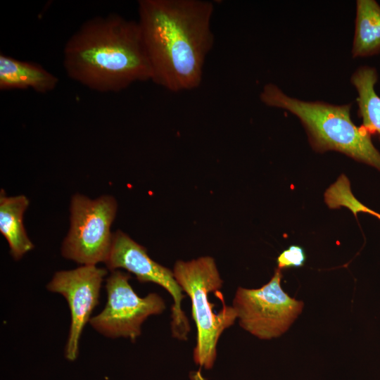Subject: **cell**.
<instances>
[{
  "instance_id": "12",
  "label": "cell",
  "mask_w": 380,
  "mask_h": 380,
  "mask_svg": "<svg viewBox=\"0 0 380 380\" xmlns=\"http://www.w3.org/2000/svg\"><path fill=\"white\" fill-rule=\"evenodd\" d=\"M353 58L380 53V6L374 0L357 1Z\"/></svg>"
},
{
  "instance_id": "13",
  "label": "cell",
  "mask_w": 380,
  "mask_h": 380,
  "mask_svg": "<svg viewBox=\"0 0 380 380\" xmlns=\"http://www.w3.org/2000/svg\"><path fill=\"white\" fill-rule=\"evenodd\" d=\"M378 80L375 68H359L351 77V83L356 88L358 97V115L362 120V127L371 135L380 138V97L374 90Z\"/></svg>"
},
{
  "instance_id": "15",
  "label": "cell",
  "mask_w": 380,
  "mask_h": 380,
  "mask_svg": "<svg viewBox=\"0 0 380 380\" xmlns=\"http://www.w3.org/2000/svg\"><path fill=\"white\" fill-rule=\"evenodd\" d=\"M306 255L304 249L297 245H291L282 251L277 258L279 270L290 267H300L304 265Z\"/></svg>"
},
{
  "instance_id": "1",
  "label": "cell",
  "mask_w": 380,
  "mask_h": 380,
  "mask_svg": "<svg viewBox=\"0 0 380 380\" xmlns=\"http://www.w3.org/2000/svg\"><path fill=\"white\" fill-rule=\"evenodd\" d=\"M213 12V3L205 0L138 1L137 22L151 81L172 92L200 86L214 44Z\"/></svg>"
},
{
  "instance_id": "14",
  "label": "cell",
  "mask_w": 380,
  "mask_h": 380,
  "mask_svg": "<svg viewBox=\"0 0 380 380\" xmlns=\"http://www.w3.org/2000/svg\"><path fill=\"white\" fill-rule=\"evenodd\" d=\"M325 202L329 208H335L344 206L350 209L356 215L357 213H365L379 217V214L362 204L352 194L350 183L345 175H341L338 180L325 192Z\"/></svg>"
},
{
  "instance_id": "3",
  "label": "cell",
  "mask_w": 380,
  "mask_h": 380,
  "mask_svg": "<svg viewBox=\"0 0 380 380\" xmlns=\"http://www.w3.org/2000/svg\"><path fill=\"white\" fill-rule=\"evenodd\" d=\"M260 97L265 105L286 110L297 116L314 150L339 151L380 171V153L371 135L353 122L350 103L337 106L300 101L286 95L272 83L265 85Z\"/></svg>"
},
{
  "instance_id": "4",
  "label": "cell",
  "mask_w": 380,
  "mask_h": 380,
  "mask_svg": "<svg viewBox=\"0 0 380 380\" xmlns=\"http://www.w3.org/2000/svg\"><path fill=\"white\" fill-rule=\"evenodd\" d=\"M173 273L179 285L190 298L192 316L197 328V341L194 350V362L210 369L217 357L218 340L237 319L234 308L227 306L214 312L209 300L211 293L220 291L222 280L213 258L205 256L190 261H177Z\"/></svg>"
},
{
  "instance_id": "2",
  "label": "cell",
  "mask_w": 380,
  "mask_h": 380,
  "mask_svg": "<svg viewBox=\"0 0 380 380\" xmlns=\"http://www.w3.org/2000/svg\"><path fill=\"white\" fill-rule=\"evenodd\" d=\"M63 64L69 78L99 92L151 80L137 20L116 13L83 23L64 46Z\"/></svg>"
},
{
  "instance_id": "9",
  "label": "cell",
  "mask_w": 380,
  "mask_h": 380,
  "mask_svg": "<svg viewBox=\"0 0 380 380\" xmlns=\"http://www.w3.org/2000/svg\"><path fill=\"white\" fill-rule=\"evenodd\" d=\"M107 273V269L96 265H82L56 272L47 285L49 291L63 296L70 308L71 322L65 348L68 360L74 361L78 356L82 331L99 303L101 287Z\"/></svg>"
},
{
  "instance_id": "8",
  "label": "cell",
  "mask_w": 380,
  "mask_h": 380,
  "mask_svg": "<svg viewBox=\"0 0 380 380\" xmlns=\"http://www.w3.org/2000/svg\"><path fill=\"white\" fill-rule=\"evenodd\" d=\"M106 265L110 271L120 268L134 274L141 283L153 282L163 287L172 296L171 331L172 336L186 340L190 326L181 307L184 298L173 271L153 261L146 248L120 230L113 233L112 246Z\"/></svg>"
},
{
  "instance_id": "11",
  "label": "cell",
  "mask_w": 380,
  "mask_h": 380,
  "mask_svg": "<svg viewBox=\"0 0 380 380\" xmlns=\"http://www.w3.org/2000/svg\"><path fill=\"white\" fill-rule=\"evenodd\" d=\"M30 204L25 195L7 196L4 189L0 192V232L6 239L10 254L20 260L34 248L23 225V215Z\"/></svg>"
},
{
  "instance_id": "5",
  "label": "cell",
  "mask_w": 380,
  "mask_h": 380,
  "mask_svg": "<svg viewBox=\"0 0 380 380\" xmlns=\"http://www.w3.org/2000/svg\"><path fill=\"white\" fill-rule=\"evenodd\" d=\"M117 201L110 195L96 199L79 194L70 201V227L62 246V255L82 265L107 261L112 246L111 224Z\"/></svg>"
},
{
  "instance_id": "6",
  "label": "cell",
  "mask_w": 380,
  "mask_h": 380,
  "mask_svg": "<svg viewBox=\"0 0 380 380\" xmlns=\"http://www.w3.org/2000/svg\"><path fill=\"white\" fill-rule=\"evenodd\" d=\"M277 269L270 281L259 289L239 287L232 307L240 326L260 339L277 338L286 332L301 313L303 302L290 297L281 286Z\"/></svg>"
},
{
  "instance_id": "10",
  "label": "cell",
  "mask_w": 380,
  "mask_h": 380,
  "mask_svg": "<svg viewBox=\"0 0 380 380\" xmlns=\"http://www.w3.org/2000/svg\"><path fill=\"white\" fill-rule=\"evenodd\" d=\"M58 78L42 65L0 54V89H32L46 94L55 89Z\"/></svg>"
},
{
  "instance_id": "7",
  "label": "cell",
  "mask_w": 380,
  "mask_h": 380,
  "mask_svg": "<svg viewBox=\"0 0 380 380\" xmlns=\"http://www.w3.org/2000/svg\"><path fill=\"white\" fill-rule=\"evenodd\" d=\"M129 279L128 273L111 271L105 286L106 306L89 321L96 331L106 337H123L134 341L141 334L142 323L165 309L164 300L157 293L139 297L129 284Z\"/></svg>"
}]
</instances>
